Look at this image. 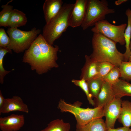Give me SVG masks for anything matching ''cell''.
<instances>
[{"instance_id":"cell-1","label":"cell","mask_w":131,"mask_h":131,"mask_svg":"<svg viewBox=\"0 0 131 131\" xmlns=\"http://www.w3.org/2000/svg\"><path fill=\"white\" fill-rule=\"evenodd\" d=\"M58 50V46L51 45L42 34H40L25 51L23 62L29 64L32 70L41 74L52 68L57 67L56 60Z\"/></svg>"},{"instance_id":"cell-2","label":"cell","mask_w":131,"mask_h":131,"mask_svg":"<svg viewBox=\"0 0 131 131\" xmlns=\"http://www.w3.org/2000/svg\"><path fill=\"white\" fill-rule=\"evenodd\" d=\"M92 42L93 51L90 56L98 62H107L119 67L124 61L123 53L117 50L116 43L101 33H93Z\"/></svg>"},{"instance_id":"cell-3","label":"cell","mask_w":131,"mask_h":131,"mask_svg":"<svg viewBox=\"0 0 131 131\" xmlns=\"http://www.w3.org/2000/svg\"><path fill=\"white\" fill-rule=\"evenodd\" d=\"M74 4H64L59 13L44 26L42 34L48 44L53 46L69 26V17Z\"/></svg>"},{"instance_id":"cell-4","label":"cell","mask_w":131,"mask_h":131,"mask_svg":"<svg viewBox=\"0 0 131 131\" xmlns=\"http://www.w3.org/2000/svg\"><path fill=\"white\" fill-rule=\"evenodd\" d=\"M82 103L78 101L73 104L68 103L61 99L58 108L62 112H68L73 114L76 120V128L88 123L90 122L104 116L103 108L95 107L94 108H84L81 106Z\"/></svg>"},{"instance_id":"cell-5","label":"cell","mask_w":131,"mask_h":131,"mask_svg":"<svg viewBox=\"0 0 131 131\" xmlns=\"http://www.w3.org/2000/svg\"><path fill=\"white\" fill-rule=\"evenodd\" d=\"M115 10L109 7L106 0H88L85 17L81 26L85 30L98 22L105 20L106 16L114 13Z\"/></svg>"},{"instance_id":"cell-6","label":"cell","mask_w":131,"mask_h":131,"mask_svg":"<svg viewBox=\"0 0 131 131\" xmlns=\"http://www.w3.org/2000/svg\"><path fill=\"white\" fill-rule=\"evenodd\" d=\"M41 30L34 27L29 31H24L17 28L9 27L7 32L10 40L7 48L19 53L27 50L41 33Z\"/></svg>"},{"instance_id":"cell-7","label":"cell","mask_w":131,"mask_h":131,"mask_svg":"<svg viewBox=\"0 0 131 131\" xmlns=\"http://www.w3.org/2000/svg\"><path fill=\"white\" fill-rule=\"evenodd\" d=\"M126 23L115 25L104 20L97 23L91 29L93 33H99L116 43L123 45L125 44L124 33Z\"/></svg>"},{"instance_id":"cell-8","label":"cell","mask_w":131,"mask_h":131,"mask_svg":"<svg viewBox=\"0 0 131 131\" xmlns=\"http://www.w3.org/2000/svg\"><path fill=\"white\" fill-rule=\"evenodd\" d=\"M121 98H115L114 99L103 107L105 122L107 129L114 128L115 122L118 119L121 108Z\"/></svg>"},{"instance_id":"cell-9","label":"cell","mask_w":131,"mask_h":131,"mask_svg":"<svg viewBox=\"0 0 131 131\" xmlns=\"http://www.w3.org/2000/svg\"><path fill=\"white\" fill-rule=\"evenodd\" d=\"M87 0H76L69 17V26L75 28L81 25L85 17Z\"/></svg>"},{"instance_id":"cell-10","label":"cell","mask_w":131,"mask_h":131,"mask_svg":"<svg viewBox=\"0 0 131 131\" xmlns=\"http://www.w3.org/2000/svg\"><path fill=\"white\" fill-rule=\"evenodd\" d=\"M25 122L24 115L14 114L0 118V129L2 131H17Z\"/></svg>"},{"instance_id":"cell-11","label":"cell","mask_w":131,"mask_h":131,"mask_svg":"<svg viewBox=\"0 0 131 131\" xmlns=\"http://www.w3.org/2000/svg\"><path fill=\"white\" fill-rule=\"evenodd\" d=\"M16 111L27 113L29 112V109L27 105L20 97L15 96L11 98H5L4 106L0 110V114Z\"/></svg>"},{"instance_id":"cell-12","label":"cell","mask_w":131,"mask_h":131,"mask_svg":"<svg viewBox=\"0 0 131 131\" xmlns=\"http://www.w3.org/2000/svg\"><path fill=\"white\" fill-rule=\"evenodd\" d=\"M115 98L112 85L104 81L101 90L96 98V107L103 108Z\"/></svg>"},{"instance_id":"cell-13","label":"cell","mask_w":131,"mask_h":131,"mask_svg":"<svg viewBox=\"0 0 131 131\" xmlns=\"http://www.w3.org/2000/svg\"><path fill=\"white\" fill-rule=\"evenodd\" d=\"M62 0H46L43 8L46 24L48 23L60 12L63 5Z\"/></svg>"},{"instance_id":"cell-14","label":"cell","mask_w":131,"mask_h":131,"mask_svg":"<svg viewBox=\"0 0 131 131\" xmlns=\"http://www.w3.org/2000/svg\"><path fill=\"white\" fill-rule=\"evenodd\" d=\"M86 62L83 68L82 78L86 82L93 79L98 73V62L91 57L86 55Z\"/></svg>"},{"instance_id":"cell-15","label":"cell","mask_w":131,"mask_h":131,"mask_svg":"<svg viewBox=\"0 0 131 131\" xmlns=\"http://www.w3.org/2000/svg\"><path fill=\"white\" fill-rule=\"evenodd\" d=\"M121 108L118 118L119 122L123 126H131V102L128 100H122Z\"/></svg>"},{"instance_id":"cell-16","label":"cell","mask_w":131,"mask_h":131,"mask_svg":"<svg viewBox=\"0 0 131 131\" xmlns=\"http://www.w3.org/2000/svg\"><path fill=\"white\" fill-rule=\"evenodd\" d=\"M27 22L26 14L16 9H14L10 16L8 26L11 28H17L24 26Z\"/></svg>"},{"instance_id":"cell-17","label":"cell","mask_w":131,"mask_h":131,"mask_svg":"<svg viewBox=\"0 0 131 131\" xmlns=\"http://www.w3.org/2000/svg\"><path fill=\"white\" fill-rule=\"evenodd\" d=\"M112 87L115 98H121L125 96L131 97V83L127 81L119 79Z\"/></svg>"},{"instance_id":"cell-18","label":"cell","mask_w":131,"mask_h":131,"mask_svg":"<svg viewBox=\"0 0 131 131\" xmlns=\"http://www.w3.org/2000/svg\"><path fill=\"white\" fill-rule=\"evenodd\" d=\"M125 13L127 16L128 20L127 26L124 33L126 51L123 53V61H127L128 60L130 52V45L131 42V8L127 9L125 11Z\"/></svg>"},{"instance_id":"cell-19","label":"cell","mask_w":131,"mask_h":131,"mask_svg":"<svg viewBox=\"0 0 131 131\" xmlns=\"http://www.w3.org/2000/svg\"><path fill=\"white\" fill-rule=\"evenodd\" d=\"M105 122L102 118L93 120L82 127L76 128V131H106Z\"/></svg>"},{"instance_id":"cell-20","label":"cell","mask_w":131,"mask_h":131,"mask_svg":"<svg viewBox=\"0 0 131 131\" xmlns=\"http://www.w3.org/2000/svg\"><path fill=\"white\" fill-rule=\"evenodd\" d=\"M70 125L62 119H56L49 122L47 127L39 131H70Z\"/></svg>"},{"instance_id":"cell-21","label":"cell","mask_w":131,"mask_h":131,"mask_svg":"<svg viewBox=\"0 0 131 131\" xmlns=\"http://www.w3.org/2000/svg\"><path fill=\"white\" fill-rule=\"evenodd\" d=\"M13 0L8 2L6 4L2 5V8L0 12V26L6 27L11 13L13 10V6L9 4Z\"/></svg>"},{"instance_id":"cell-22","label":"cell","mask_w":131,"mask_h":131,"mask_svg":"<svg viewBox=\"0 0 131 131\" xmlns=\"http://www.w3.org/2000/svg\"><path fill=\"white\" fill-rule=\"evenodd\" d=\"M104 81L101 78L91 79L87 82L90 93L92 98H96L101 90Z\"/></svg>"},{"instance_id":"cell-23","label":"cell","mask_w":131,"mask_h":131,"mask_svg":"<svg viewBox=\"0 0 131 131\" xmlns=\"http://www.w3.org/2000/svg\"><path fill=\"white\" fill-rule=\"evenodd\" d=\"M121 77L119 67L115 66L106 75L101 78L104 81L113 85L117 82Z\"/></svg>"},{"instance_id":"cell-24","label":"cell","mask_w":131,"mask_h":131,"mask_svg":"<svg viewBox=\"0 0 131 131\" xmlns=\"http://www.w3.org/2000/svg\"><path fill=\"white\" fill-rule=\"evenodd\" d=\"M72 81L75 85L80 87L84 91L89 104L93 106H95V101L92 99L89 92L87 83L85 80L82 78L80 80L73 79Z\"/></svg>"},{"instance_id":"cell-25","label":"cell","mask_w":131,"mask_h":131,"mask_svg":"<svg viewBox=\"0 0 131 131\" xmlns=\"http://www.w3.org/2000/svg\"><path fill=\"white\" fill-rule=\"evenodd\" d=\"M115 66L114 65L108 62H98V73L93 79L103 77Z\"/></svg>"},{"instance_id":"cell-26","label":"cell","mask_w":131,"mask_h":131,"mask_svg":"<svg viewBox=\"0 0 131 131\" xmlns=\"http://www.w3.org/2000/svg\"><path fill=\"white\" fill-rule=\"evenodd\" d=\"M119 67L123 80L131 81V62L123 61Z\"/></svg>"},{"instance_id":"cell-27","label":"cell","mask_w":131,"mask_h":131,"mask_svg":"<svg viewBox=\"0 0 131 131\" xmlns=\"http://www.w3.org/2000/svg\"><path fill=\"white\" fill-rule=\"evenodd\" d=\"M8 53H12V50L7 48L0 47V82L2 84L3 83L4 78L5 76L11 71L5 70L3 67L4 57Z\"/></svg>"},{"instance_id":"cell-28","label":"cell","mask_w":131,"mask_h":131,"mask_svg":"<svg viewBox=\"0 0 131 131\" xmlns=\"http://www.w3.org/2000/svg\"><path fill=\"white\" fill-rule=\"evenodd\" d=\"M10 40L3 28L0 29V47L7 48L9 44Z\"/></svg>"},{"instance_id":"cell-29","label":"cell","mask_w":131,"mask_h":131,"mask_svg":"<svg viewBox=\"0 0 131 131\" xmlns=\"http://www.w3.org/2000/svg\"><path fill=\"white\" fill-rule=\"evenodd\" d=\"M106 131H131V129L123 126L116 128H108L107 129Z\"/></svg>"},{"instance_id":"cell-30","label":"cell","mask_w":131,"mask_h":131,"mask_svg":"<svg viewBox=\"0 0 131 131\" xmlns=\"http://www.w3.org/2000/svg\"><path fill=\"white\" fill-rule=\"evenodd\" d=\"M5 101V98L3 96L1 90H0V110L3 107Z\"/></svg>"},{"instance_id":"cell-31","label":"cell","mask_w":131,"mask_h":131,"mask_svg":"<svg viewBox=\"0 0 131 131\" xmlns=\"http://www.w3.org/2000/svg\"><path fill=\"white\" fill-rule=\"evenodd\" d=\"M127 1V0H118L115 1V4L116 5H118Z\"/></svg>"},{"instance_id":"cell-32","label":"cell","mask_w":131,"mask_h":131,"mask_svg":"<svg viewBox=\"0 0 131 131\" xmlns=\"http://www.w3.org/2000/svg\"><path fill=\"white\" fill-rule=\"evenodd\" d=\"M130 52L128 60L129 61L131 62V42L130 44Z\"/></svg>"},{"instance_id":"cell-33","label":"cell","mask_w":131,"mask_h":131,"mask_svg":"<svg viewBox=\"0 0 131 131\" xmlns=\"http://www.w3.org/2000/svg\"></svg>"}]
</instances>
